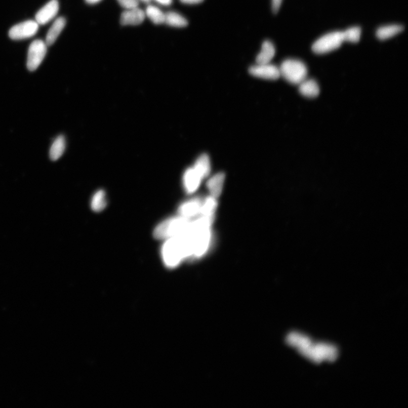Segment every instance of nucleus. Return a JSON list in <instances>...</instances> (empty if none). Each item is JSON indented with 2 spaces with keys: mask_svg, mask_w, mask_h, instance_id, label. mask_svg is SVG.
<instances>
[{
  "mask_svg": "<svg viewBox=\"0 0 408 408\" xmlns=\"http://www.w3.org/2000/svg\"><path fill=\"white\" fill-rule=\"evenodd\" d=\"M286 341L288 345L296 349L303 357L315 363L333 362L338 357L339 351L335 346L315 343L308 336L298 332L289 334Z\"/></svg>",
  "mask_w": 408,
  "mask_h": 408,
  "instance_id": "1",
  "label": "nucleus"
},
{
  "mask_svg": "<svg viewBox=\"0 0 408 408\" xmlns=\"http://www.w3.org/2000/svg\"><path fill=\"white\" fill-rule=\"evenodd\" d=\"M191 245L190 238L187 234L166 239L162 248V256L166 266L170 268L176 267L183 259L192 257Z\"/></svg>",
  "mask_w": 408,
  "mask_h": 408,
  "instance_id": "2",
  "label": "nucleus"
},
{
  "mask_svg": "<svg viewBox=\"0 0 408 408\" xmlns=\"http://www.w3.org/2000/svg\"><path fill=\"white\" fill-rule=\"evenodd\" d=\"M191 221L182 216L170 218L155 227L154 236L158 239H168L188 233Z\"/></svg>",
  "mask_w": 408,
  "mask_h": 408,
  "instance_id": "3",
  "label": "nucleus"
},
{
  "mask_svg": "<svg viewBox=\"0 0 408 408\" xmlns=\"http://www.w3.org/2000/svg\"><path fill=\"white\" fill-rule=\"evenodd\" d=\"M279 68L281 76L292 84L298 85L307 78V67L301 60L293 59L284 60Z\"/></svg>",
  "mask_w": 408,
  "mask_h": 408,
  "instance_id": "4",
  "label": "nucleus"
},
{
  "mask_svg": "<svg viewBox=\"0 0 408 408\" xmlns=\"http://www.w3.org/2000/svg\"><path fill=\"white\" fill-rule=\"evenodd\" d=\"M342 31H334L322 36L312 45L316 54H324L340 48L344 42Z\"/></svg>",
  "mask_w": 408,
  "mask_h": 408,
  "instance_id": "5",
  "label": "nucleus"
},
{
  "mask_svg": "<svg viewBox=\"0 0 408 408\" xmlns=\"http://www.w3.org/2000/svg\"><path fill=\"white\" fill-rule=\"evenodd\" d=\"M47 50L46 42L40 39L32 43L28 49L27 67L30 71H34L39 67L45 58Z\"/></svg>",
  "mask_w": 408,
  "mask_h": 408,
  "instance_id": "6",
  "label": "nucleus"
},
{
  "mask_svg": "<svg viewBox=\"0 0 408 408\" xmlns=\"http://www.w3.org/2000/svg\"><path fill=\"white\" fill-rule=\"evenodd\" d=\"M39 24L36 21L23 22L11 28L9 36L13 40H22L34 36L39 29Z\"/></svg>",
  "mask_w": 408,
  "mask_h": 408,
  "instance_id": "7",
  "label": "nucleus"
},
{
  "mask_svg": "<svg viewBox=\"0 0 408 408\" xmlns=\"http://www.w3.org/2000/svg\"><path fill=\"white\" fill-rule=\"evenodd\" d=\"M249 72L254 77L265 79L276 80L281 77L279 68L270 63L257 64L251 66Z\"/></svg>",
  "mask_w": 408,
  "mask_h": 408,
  "instance_id": "8",
  "label": "nucleus"
},
{
  "mask_svg": "<svg viewBox=\"0 0 408 408\" xmlns=\"http://www.w3.org/2000/svg\"><path fill=\"white\" fill-rule=\"evenodd\" d=\"M59 10V4L58 0H51L37 12L35 16V21L39 25H44L56 16Z\"/></svg>",
  "mask_w": 408,
  "mask_h": 408,
  "instance_id": "9",
  "label": "nucleus"
},
{
  "mask_svg": "<svg viewBox=\"0 0 408 408\" xmlns=\"http://www.w3.org/2000/svg\"><path fill=\"white\" fill-rule=\"evenodd\" d=\"M145 16V12L138 8L127 9L121 14L120 23L123 25H139L143 22Z\"/></svg>",
  "mask_w": 408,
  "mask_h": 408,
  "instance_id": "10",
  "label": "nucleus"
},
{
  "mask_svg": "<svg viewBox=\"0 0 408 408\" xmlns=\"http://www.w3.org/2000/svg\"><path fill=\"white\" fill-rule=\"evenodd\" d=\"M202 178L194 169L188 168L183 175V184L186 191L191 193L195 192L200 186Z\"/></svg>",
  "mask_w": 408,
  "mask_h": 408,
  "instance_id": "11",
  "label": "nucleus"
},
{
  "mask_svg": "<svg viewBox=\"0 0 408 408\" xmlns=\"http://www.w3.org/2000/svg\"><path fill=\"white\" fill-rule=\"evenodd\" d=\"M202 205V203L199 199H194L186 202L179 208L180 216L189 219L198 214H200Z\"/></svg>",
  "mask_w": 408,
  "mask_h": 408,
  "instance_id": "12",
  "label": "nucleus"
},
{
  "mask_svg": "<svg viewBox=\"0 0 408 408\" xmlns=\"http://www.w3.org/2000/svg\"><path fill=\"white\" fill-rule=\"evenodd\" d=\"M299 92L303 97L308 98H314L320 93L319 85L315 80L307 79L298 85Z\"/></svg>",
  "mask_w": 408,
  "mask_h": 408,
  "instance_id": "13",
  "label": "nucleus"
},
{
  "mask_svg": "<svg viewBox=\"0 0 408 408\" xmlns=\"http://www.w3.org/2000/svg\"><path fill=\"white\" fill-rule=\"evenodd\" d=\"M66 25V20L64 17H59L55 21L50 27L46 36V44L47 46H52L58 39L61 31Z\"/></svg>",
  "mask_w": 408,
  "mask_h": 408,
  "instance_id": "14",
  "label": "nucleus"
},
{
  "mask_svg": "<svg viewBox=\"0 0 408 408\" xmlns=\"http://www.w3.org/2000/svg\"><path fill=\"white\" fill-rule=\"evenodd\" d=\"M276 54V49L273 43L265 40L262 45L260 53L256 57L257 64H268L273 59Z\"/></svg>",
  "mask_w": 408,
  "mask_h": 408,
  "instance_id": "15",
  "label": "nucleus"
},
{
  "mask_svg": "<svg viewBox=\"0 0 408 408\" xmlns=\"http://www.w3.org/2000/svg\"><path fill=\"white\" fill-rule=\"evenodd\" d=\"M225 179L224 173H218L209 179L207 187L212 197L217 198L220 196L222 191L223 186Z\"/></svg>",
  "mask_w": 408,
  "mask_h": 408,
  "instance_id": "16",
  "label": "nucleus"
},
{
  "mask_svg": "<svg viewBox=\"0 0 408 408\" xmlns=\"http://www.w3.org/2000/svg\"><path fill=\"white\" fill-rule=\"evenodd\" d=\"M193 168L196 171L202 179L210 175L211 171V165L210 156L207 154H202L199 156Z\"/></svg>",
  "mask_w": 408,
  "mask_h": 408,
  "instance_id": "17",
  "label": "nucleus"
},
{
  "mask_svg": "<svg viewBox=\"0 0 408 408\" xmlns=\"http://www.w3.org/2000/svg\"><path fill=\"white\" fill-rule=\"evenodd\" d=\"M404 30V27L400 25H390L378 28L377 36L380 40H386L399 34Z\"/></svg>",
  "mask_w": 408,
  "mask_h": 408,
  "instance_id": "18",
  "label": "nucleus"
},
{
  "mask_svg": "<svg viewBox=\"0 0 408 408\" xmlns=\"http://www.w3.org/2000/svg\"><path fill=\"white\" fill-rule=\"evenodd\" d=\"M65 149V140L63 136H59L52 144L50 156L52 160L59 159L63 154Z\"/></svg>",
  "mask_w": 408,
  "mask_h": 408,
  "instance_id": "19",
  "label": "nucleus"
},
{
  "mask_svg": "<svg viewBox=\"0 0 408 408\" xmlns=\"http://www.w3.org/2000/svg\"><path fill=\"white\" fill-rule=\"evenodd\" d=\"M165 23L175 27H184L188 25L187 19L177 12H169L165 14Z\"/></svg>",
  "mask_w": 408,
  "mask_h": 408,
  "instance_id": "20",
  "label": "nucleus"
},
{
  "mask_svg": "<svg viewBox=\"0 0 408 408\" xmlns=\"http://www.w3.org/2000/svg\"><path fill=\"white\" fill-rule=\"evenodd\" d=\"M145 15L155 24L160 25L165 23V14L157 7L148 6L146 9Z\"/></svg>",
  "mask_w": 408,
  "mask_h": 408,
  "instance_id": "21",
  "label": "nucleus"
},
{
  "mask_svg": "<svg viewBox=\"0 0 408 408\" xmlns=\"http://www.w3.org/2000/svg\"><path fill=\"white\" fill-rule=\"evenodd\" d=\"M106 204V194L103 191L99 190L94 194L91 202V206L94 211H102L105 208Z\"/></svg>",
  "mask_w": 408,
  "mask_h": 408,
  "instance_id": "22",
  "label": "nucleus"
},
{
  "mask_svg": "<svg viewBox=\"0 0 408 408\" xmlns=\"http://www.w3.org/2000/svg\"><path fill=\"white\" fill-rule=\"evenodd\" d=\"M217 207V203L216 198L212 196L208 197L202 203L200 214L202 216H214Z\"/></svg>",
  "mask_w": 408,
  "mask_h": 408,
  "instance_id": "23",
  "label": "nucleus"
},
{
  "mask_svg": "<svg viewBox=\"0 0 408 408\" xmlns=\"http://www.w3.org/2000/svg\"><path fill=\"white\" fill-rule=\"evenodd\" d=\"M344 42L357 43L361 35V29L359 27H353L342 31Z\"/></svg>",
  "mask_w": 408,
  "mask_h": 408,
  "instance_id": "24",
  "label": "nucleus"
},
{
  "mask_svg": "<svg viewBox=\"0 0 408 408\" xmlns=\"http://www.w3.org/2000/svg\"><path fill=\"white\" fill-rule=\"evenodd\" d=\"M117 2L122 7L126 9L137 8L139 6L138 0H117Z\"/></svg>",
  "mask_w": 408,
  "mask_h": 408,
  "instance_id": "25",
  "label": "nucleus"
},
{
  "mask_svg": "<svg viewBox=\"0 0 408 408\" xmlns=\"http://www.w3.org/2000/svg\"><path fill=\"white\" fill-rule=\"evenodd\" d=\"M282 2V0H272V8L274 13L278 12L281 7Z\"/></svg>",
  "mask_w": 408,
  "mask_h": 408,
  "instance_id": "26",
  "label": "nucleus"
},
{
  "mask_svg": "<svg viewBox=\"0 0 408 408\" xmlns=\"http://www.w3.org/2000/svg\"><path fill=\"white\" fill-rule=\"evenodd\" d=\"M182 3L188 5H195L202 3L203 0H180Z\"/></svg>",
  "mask_w": 408,
  "mask_h": 408,
  "instance_id": "27",
  "label": "nucleus"
},
{
  "mask_svg": "<svg viewBox=\"0 0 408 408\" xmlns=\"http://www.w3.org/2000/svg\"><path fill=\"white\" fill-rule=\"evenodd\" d=\"M155 1L166 6H170L172 3V0H155Z\"/></svg>",
  "mask_w": 408,
  "mask_h": 408,
  "instance_id": "28",
  "label": "nucleus"
},
{
  "mask_svg": "<svg viewBox=\"0 0 408 408\" xmlns=\"http://www.w3.org/2000/svg\"><path fill=\"white\" fill-rule=\"evenodd\" d=\"M89 4H95L101 2V0H85Z\"/></svg>",
  "mask_w": 408,
  "mask_h": 408,
  "instance_id": "29",
  "label": "nucleus"
},
{
  "mask_svg": "<svg viewBox=\"0 0 408 408\" xmlns=\"http://www.w3.org/2000/svg\"><path fill=\"white\" fill-rule=\"evenodd\" d=\"M141 1L145 3H149L151 2V0H141Z\"/></svg>",
  "mask_w": 408,
  "mask_h": 408,
  "instance_id": "30",
  "label": "nucleus"
}]
</instances>
